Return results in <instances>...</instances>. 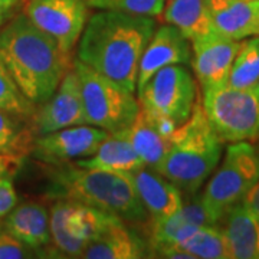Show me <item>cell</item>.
Wrapping results in <instances>:
<instances>
[{
	"mask_svg": "<svg viewBox=\"0 0 259 259\" xmlns=\"http://www.w3.org/2000/svg\"><path fill=\"white\" fill-rule=\"evenodd\" d=\"M156 29L154 18L100 10L87 20L76 59L134 93L140 61Z\"/></svg>",
	"mask_w": 259,
	"mask_h": 259,
	"instance_id": "6da1fadb",
	"label": "cell"
},
{
	"mask_svg": "<svg viewBox=\"0 0 259 259\" xmlns=\"http://www.w3.org/2000/svg\"><path fill=\"white\" fill-rule=\"evenodd\" d=\"M0 61L22 94L37 107L52 97L75 59L19 13L0 28Z\"/></svg>",
	"mask_w": 259,
	"mask_h": 259,
	"instance_id": "7a4b0ae2",
	"label": "cell"
},
{
	"mask_svg": "<svg viewBox=\"0 0 259 259\" xmlns=\"http://www.w3.org/2000/svg\"><path fill=\"white\" fill-rule=\"evenodd\" d=\"M49 173L54 193L59 199L93 206L125 223H143L148 219L130 173L88 170L75 163L55 166Z\"/></svg>",
	"mask_w": 259,
	"mask_h": 259,
	"instance_id": "3957f363",
	"label": "cell"
},
{
	"mask_svg": "<svg viewBox=\"0 0 259 259\" xmlns=\"http://www.w3.org/2000/svg\"><path fill=\"white\" fill-rule=\"evenodd\" d=\"M223 141L204 114L202 98L197 97L190 117L180 124L157 173L182 190L196 194L222 158Z\"/></svg>",
	"mask_w": 259,
	"mask_h": 259,
	"instance_id": "277c9868",
	"label": "cell"
},
{
	"mask_svg": "<svg viewBox=\"0 0 259 259\" xmlns=\"http://www.w3.org/2000/svg\"><path fill=\"white\" fill-rule=\"evenodd\" d=\"M259 180V148L248 141L231 143L222 164L213 173L200 196L214 223L232 206L242 202Z\"/></svg>",
	"mask_w": 259,
	"mask_h": 259,
	"instance_id": "5b68a950",
	"label": "cell"
},
{
	"mask_svg": "<svg viewBox=\"0 0 259 259\" xmlns=\"http://www.w3.org/2000/svg\"><path fill=\"white\" fill-rule=\"evenodd\" d=\"M74 68L81 85L88 124L107 133L128 128L140 111V102L134 93L78 59L74 61Z\"/></svg>",
	"mask_w": 259,
	"mask_h": 259,
	"instance_id": "8992f818",
	"label": "cell"
},
{
	"mask_svg": "<svg viewBox=\"0 0 259 259\" xmlns=\"http://www.w3.org/2000/svg\"><path fill=\"white\" fill-rule=\"evenodd\" d=\"M204 114L223 143L259 137V94L255 88H233L221 83L202 90Z\"/></svg>",
	"mask_w": 259,
	"mask_h": 259,
	"instance_id": "52a82bcc",
	"label": "cell"
},
{
	"mask_svg": "<svg viewBox=\"0 0 259 259\" xmlns=\"http://www.w3.org/2000/svg\"><path fill=\"white\" fill-rule=\"evenodd\" d=\"M118 221L117 216L93 206L59 199L49 212L52 245L66 256L81 258L88 243Z\"/></svg>",
	"mask_w": 259,
	"mask_h": 259,
	"instance_id": "ba28073f",
	"label": "cell"
},
{
	"mask_svg": "<svg viewBox=\"0 0 259 259\" xmlns=\"http://www.w3.org/2000/svg\"><path fill=\"white\" fill-rule=\"evenodd\" d=\"M137 94L141 108L170 118L179 127L193 111L197 87L185 65H170L157 71Z\"/></svg>",
	"mask_w": 259,
	"mask_h": 259,
	"instance_id": "9c48e42d",
	"label": "cell"
},
{
	"mask_svg": "<svg viewBox=\"0 0 259 259\" xmlns=\"http://www.w3.org/2000/svg\"><path fill=\"white\" fill-rule=\"evenodd\" d=\"M22 13L72 56L88 20L87 0H22Z\"/></svg>",
	"mask_w": 259,
	"mask_h": 259,
	"instance_id": "30bf717a",
	"label": "cell"
},
{
	"mask_svg": "<svg viewBox=\"0 0 259 259\" xmlns=\"http://www.w3.org/2000/svg\"><path fill=\"white\" fill-rule=\"evenodd\" d=\"M105 130L90 124L75 125L37 136L32 143L33 157L51 166H61L69 161L90 157L108 136Z\"/></svg>",
	"mask_w": 259,
	"mask_h": 259,
	"instance_id": "8fae6325",
	"label": "cell"
},
{
	"mask_svg": "<svg viewBox=\"0 0 259 259\" xmlns=\"http://www.w3.org/2000/svg\"><path fill=\"white\" fill-rule=\"evenodd\" d=\"M88 124L83 110L81 85L72 66L61 81L56 91L47 102L40 104L33 114V125L37 136L52 131Z\"/></svg>",
	"mask_w": 259,
	"mask_h": 259,
	"instance_id": "7c38bea8",
	"label": "cell"
},
{
	"mask_svg": "<svg viewBox=\"0 0 259 259\" xmlns=\"http://www.w3.org/2000/svg\"><path fill=\"white\" fill-rule=\"evenodd\" d=\"M192 61L194 75L200 88H209L228 82L233 59L241 40H233L218 33L214 29L196 37L192 42Z\"/></svg>",
	"mask_w": 259,
	"mask_h": 259,
	"instance_id": "4fadbf2b",
	"label": "cell"
},
{
	"mask_svg": "<svg viewBox=\"0 0 259 259\" xmlns=\"http://www.w3.org/2000/svg\"><path fill=\"white\" fill-rule=\"evenodd\" d=\"M192 61V44L173 25H163L154 30L140 61L137 93L148 79L164 66L187 65Z\"/></svg>",
	"mask_w": 259,
	"mask_h": 259,
	"instance_id": "5bb4252c",
	"label": "cell"
},
{
	"mask_svg": "<svg viewBox=\"0 0 259 259\" xmlns=\"http://www.w3.org/2000/svg\"><path fill=\"white\" fill-rule=\"evenodd\" d=\"M130 175L151 222L167 219L182 207V190L156 170L144 166Z\"/></svg>",
	"mask_w": 259,
	"mask_h": 259,
	"instance_id": "9a60e30c",
	"label": "cell"
},
{
	"mask_svg": "<svg viewBox=\"0 0 259 259\" xmlns=\"http://www.w3.org/2000/svg\"><path fill=\"white\" fill-rule=\"evenodd\" d=\"M75 164L88 170L110 173H133L144 167L143 160L130 141L127 130L110 133L93 156L81 158Z\"/></svg>",
	"mask_w": 259,
	"mask_h": 259,
	"instance_id": "2e32d148",
	"label": "cell"
},
{
	"mask_svg": "<svg viewBox=\"0 0 259 259\" xmlns=\"http://www.w3.org/2000/svg\"><path fill=\"white\" fill-rule=\"evenodd\" d=\"M213 29L223 36L242 40L258 35L252 0H206Z\"/></svg>",
	"mask_w": 259,
	"mask_h": 259,
	"instance_id": "e0dca14e",
	"label": "cell"
},
{
	"mask_svg": "<svg viewBox=\"0 0 259 259\" xmlns=\"http://www.w3.org/2000/svg\"><path fill=\"white\" fill-rule=\"evenodd\" d=\"M3 229L36 252L52 243L49 212L39 202H26L16 206L5 218Z\"/></svg>",
	"mask_w": 259,
	"mask_h": 259,
	"instance_id": "ac0fdd59",
	"label": "cell"
},
{
	"mask_svg": "<svg viewBox=\"0 0 259 259\" xmlns=\"http://www.w3.org/2000/svg\"><path fill=\"white\" fill-rule=\"evenodd\" d=\"M223 218L229 259H258V218L243 202L232 206Z\"/></svg>",
	"mask_w": 259,
	"mask_h": 259,
	"instance_id": "d6986e66",
	"label": "cell"
},
{
	"mask_svg": "<svg viewBox=\"0 0 259 259\" xmlns=\"http://www.w3.org/2000/svg\"><path fill=\"white\" fill-rule=\"evenodd\" d=\"M147 256L146 243L137 233L130 231L125 222L118 221L88 243L81 258L139 259Z\"/></svg>",
	"mask_w": 259,
	"mask_h": 259,
	"instance_id": "ffe728a7",
	"label": "cell"
},
{
	"mask_svg": "<svg viewBox=\"0 0 259 259\" xmlns=\"http://www.w3.org/2000/svg\"><path fill=\"white\" fill-rule=\"evenodd\" d=\"M128 139L144 166L158 171L170 148L171 137L158 128L153 115L140 107V111L127 128Z\"/></svg>",
	"mask_w": 259,
	"mask_h": 259,
	"instance_id": "44dd1931",
	"label": "cell"
},
{
	"mask_svg": "<svg viewBox=\"0 0 259 259\" xmlns=\"http://www.w3.org/2000/svg\"><path fill=\"white\" fill-rule=\"evenodd\" d=\"M160 18L179 29L190 42L213 30L206 0H167Z\"/></svg>",
	"mask_w": 259,
	"mask_h": 259,
	"instance_id": "7402d4cb",
	"label": "cell"
},
{
	"mask_svg": "<svg viewBox=\"0 0 259 259\" xmlns=\"http://www.w3.org/2000/svg\"><path fill=\"white\" fill-rule=\"evenodd\" d=\"M158 256L190 259H229L222 228L216 225H204L182 243L163 250Z\"/></svg>",
	"mask_w": 259,
	"mask_h": 259,
	"instance_id": "603a6c76",
	"label": "cell"
},
{
	"mask_svg": "<svg viewBox=\"0 0 259 259\" xmlns=\"http://www.w3.org/2000/svg\"><path fill=\"white\" fill-rule=\"evenodd\" d=\"M259 82V36L249 37L241 42L233 59L228 83L233 88L249 90Z\"/></svg>",
	"mask_w": 259,
	"mask_h": 259,
	"instance_id": "cb8c5ba5",
	"label": "cell"
},
{
	"mask_svg": "<svg viewBox=\"0 0 259 259\" xmlns=\"http://www.w3.org/2000/svg\"><path fill=\"white\" fill-rule=\"evenodd\" d=\"M20 118L0 108V154L23 156L32 147L30 133L25 128Z\"/></svg>",
	"mask_w": 259,
	"mask_h": 259,
	"instance_id": "d4e9b609",
	"label": "cell"
},
{
	"mask_svg": "<svg viewBox=\"0 0 259 259\" xmlns=\"http://www.w3.org/2000/svg\"><path fill=\"white\" fill-rule=\"evenodd\" d=\"M0 108L22 118L33 117L36 107L19 90L9 71L0 61Z\"/></svg>",
	"mask_w": 259,
	"mask_h": 259,
	"instance_id": "484cf974",
	"label": "cell"
},
{
	"mask_svg": "<svg viewBox=\"0 0 259 259\" xmlns=\"http://www.w3.org/2000/svg\"><path fill=\"white\" fill-rule=\"evenodd\" d=\"M167 0H87L88 6L98 10H115L128 15L157 18Z\"/></svg>",
	"mask_w": 259,
	"mask_h": 259,
	"instance_id": "4316f807",
	"label": "cell"
},
{
	"mask_svg": "<svg viewBox=\"0 0 259 259\" xmlns=\"http://www.w3.org/2000/svg\"><path fill=\"white\" fill-rule=\"evenodd\" d=\"M36 250L32 249L26 243L19 241L5 229L0 232V259H23L33 258Z\"/></svg>",
	"mask_w": 259,
	"mask_h": 259,
	"instance_id": "83f0119b",
	"label": "cell"
},
{
	"mask_svg": "<svg viewBox=\"0 0 259 259\" xmlns=\"http://www.w3.org/2000/svg\"><path fill=\"white\" fill-rule=\"evenodd\" d=\"M18 206V193L13 185V175L2 177L0 186V219H5Z\"/></svg>",
	"mask_w": 259,
	"mask_h": 259,
	"instance_id": "f1b7e54d",
	"label": "cell"
},
{
	"mask_svg": "<svg viewBox=\"0 0 259 259\" xmlns=\"http://www.w3.org/2000/svg\"><path fill=\"white\" fill-rule=\"evenodd\" d=\"M23 161V156H6L0 154V177L15 175Z\"/></svg>",
	"mask_w": 259,
	"mask_h": 259,
	"instance_id": "f546056e",
	"label": "cell"
},
{
	"mask_svg": "<svg viewBox=\"0 0 259 259\" xmlns=\"http://www.w3.org/2000/svg\"><path fill=\"white\" fill-rule=\"evenodd\" d=\"M242 202L249 209L250 212L258 218L259 221V180L258 183L252 187V190H250L249 193L245 196V199Z\"/></svg>",
	"mask_w": 259,
	"mask_h": 259,
	"instance_id": "4dcf8cb0",
	"label": "cell"
},
{
	"mask_svg": "<svg viewBox=\"0 0 259 259\" xmlns=\"http://www.w3.org/2000/svg\"><path fill=\"white\" fill-rule=\"evenodd\" d=\"M22 2L20 0H0V13H15V9L18 8Z\"/></svg>",
	"mask_w": 259,
	"mask_h": 259,
	"instance_id": "1f68e13d",
	"label": "cell"
},
{
	"mask_svg": "<svg viewBox=\"0 0 259 259\" xmlns=\"http://www.w3.org/2000/svg\"><path fill=\"white\" fill-rule=\"evenodd\" d=\"M12 16H13L12 13H0V28H2V26H3V25H5V23L12 18Z\"/></svg>",
	"mask_w": 259,
	"mask_h": 259,
	"instance_id": "d6a6232c",
	"label": "cell"
},
{
	"mask_svg": "<svg viewBox=\"0 0 259 259\" xmlns=\"http://www.w3.org/2000/svg\"><path fill=\"white\" fill-rule=\"evenodd\" d=\"M253 6H255V12H256V22H258V36H259V0H252Z\"/></svg>",
	"mask_w": 259,
	"mask_h": 259,
	"instance_id": "836d02e7",
	"label": "cell"
},
{
	"mask_svg": "<svg viewBox=\"0 0 259 259\" xmlns=\"http://www.w3.org/2000/svg\"><path fill=\"white\" fill-rule=\"evenodd\" d=\"M258 258H259V223H258Z\"/></svg>",
	"mask_w": 259,
	"mask_h": 259,
	"instance_id": "e575fe53",
	"label": "cell"
},
{
	"mask_svg": "<svg viewBox=\"0 0 259 259\" xmlns=\"http://www.w3.org/2000/svg\"><path fill=\"white\" fill-rule=\"evenodd\" d=\"M255 90H256V93L259 94V82L256 83V87H255Z\"/></svg>",
	"mask_w": 259,
	"mask_h": 259,
	"instance_id": "d590c367",
	"label": "cell"
},
{
	"mask_svg": "<svg viewBox=\"0 0 259 259\" xmlns=\"http://www.w3.org/2000/svg\"><path fill=\"white\" fill-rule=\"evenodd\" d=\"M3 231V225H0V232Z\"/></svg>",
	"mask_w": 259,
	"mask_h": 259,
	"instance_id": "8d00e7d4",
	"label": "cell"
},
{
	"mask_svg": "<svg viewBox=\"0 0 259 259\" xmlns=\"http://www.w3.org/2000/svg\"><path fill=\"white\" fill-rule=\"evenodd\" d=\"M2 177H3V176H2ZM2 177H0V186H2Z\"/></svg>",
	"mask_w": 259,
	"mask_h": 259,
	"instance_id": "74e56055",
	"label": "cell"
},
{
	"mask_svg": "<svg viewBox=\"0 0 259 259\" xmlns=\"http://www.w3.org/2000/svg\"><path fill=\"white\" fill-rule=\"evenodd\" d=\"M20 2H22V0H20Z\"/></svg>",
	"mask_w": 259,
	"mask_h": 259,
	"instance_id": "f35d334b",
	"label": "cell"
}]
</instances>
